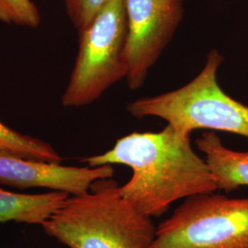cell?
<instances>
[{"label": "cell", "mask_w": 248, "mask_h": 248, "mask_svg": "<svg viewBox=\"0 0 248 248\" xmlns=\"http://www.w3.org/2000/svg\"><path fill=\"white\" fill-rule=\"evenodd\" d=\"M89 167L124 165L132 177L122 195L141 213L158 217L180 200L217 189L205 160L191 146L190 134L171 125L157 133H133L98 155L83 159Z\"/></svg>", "instance_id": "cell-1"}, {"label": "cell", "mask_w": 248, "mask_h": 248, "mask_svg": "<svg viewBox=\"0 0 248 248\" xmlns=\"http://www.w3.org/2000/svg\"><path fill=\"white\" fill-rule=\"evenodd\" d=\"M42 227L68 248H150L157 230L152 217L122 195L112 177L69 196Z\"/></svg>", "instance_id": "cell-2"}, {"label": "cell", "mask_w": 248, "mask_h": 248, "mask_svg": "<svg viewBox=\"0 0 248 248\" xmlns=\"http://www.w3.org/2000/svg\"><path fill=\"white\" fill-rule=\"evenodd\" d=\"M223 57L213 49L202 70L179 89L128 105L136 118L156 117L184 133L196 130L222 131L248 138V107L231 98L219 86L217 72Z\"/></svg>", "instance_id": "cell-3"}, {"label": "cell", "mask_w": 248, "mask_h": 248, "mask_svg": "<svg viewBox=\"0 0 248 248\" xmlns=\"http://www.w3.org/2000/svg\"><path fill=\"white\" fill-rule=\"evenodd\" d=\"M78 35V53L62 97V106L66 108L90 104L118 81L126 78L125 0H109Z\"/></svg>", "instance_id": "cell-4"}, {"label": "cell", "mask_w": 248, "mask_h": 248, "mask_svg": "<svg viewBox=\"0 0 248 248\" xmlns=\"http://www.w3.org/2000/svg\"><path fill=\"white\" fill-rule=\"evenodd\" d=\"M150 248H248V197H189L157 226Z\"/></svg>", "instance_id": "cell-5"}, {"label": "cell", "mask_w": 248, "mask_h": 248, "mask_svg": "<svg viewBox=\"0 0 248 248\" xmlns=\"http://www.w3.org/2000/svg\"><path fill=\"white\" fill-rule=\"evenodd\" d=\"M128 19L126 57L129 88H141L151 67L172 40L183 18V2L125 0Z\"/></svg>", "instance_id": "cell-6"}, {"label": "cell", "mask_w": 248, "mask_h": 248, "mask_svg": "<svg viewBox=\"0 0 248 248\" xmlns=\"http://www.w3.org/2000/svg\"><path fill=\"white\" fill-rule=\"evenodd\" d=\"M114 171L111 165L66 167L0 151V184L20 189L45 187L69 195H81L88 192L96 180L113 177Z\"/></svg>", "instance_id": "cell-7"}, {"label": "cell", "mask_w": 248, "mask_h": 248, "mask_svg": "<svg viewBox=\"0 0 248 248\" xmlns=\"http://www.w3.org/2000/svg\"><path fill=\"white\" fill-rule=\"evenodd\" d=\"M196 145L205 155L218 190L230 193L240 186H248V152L227 148L213 131L202 133Z\"/></svg>", "instance_id": "cell-8"}, {"label": "cell", "mask_w": 248, "mask_h": 248, "mask_svg": "<svg viewBox=\"0 0 248 248\" xmlns=\"http://www.w3.org/2000/svg\"><path fill=\"white\" fill-rule=\"evenodd\" d=\"M69 196L56 190L42 194H23L0 188V223L23 222L42 226Z\"/></svg>", "instance_id": "cell-9"}, {"label": "cell", "mask_w": 248, "mask_h": 248, "mask_svg": "<svg viewBox=\"0 0 248 248\" xmlns=\"http://www.w3.org/2000/svg\"><path fill=\"white\" fill-rule=\"evenodd\" d=\"M0 151L28 159L61 163L62 158L53 146L34 137L21 134L0 122Z\"/></svg>", "instance_id": "cell-10"}, {"label": "cell", "mask_w": 248, "mask_h": 248, "mask_svg": "<svg viewBox=\"0 0 248 248\" xmlns=\"http://www.w3.org/2000/svg\"><path fill=\"white\" fill-rule=\"evenodd\" d=\"M0 21L17 26L37 28L41 14L31 0H0Z\"/></svg>", "instance_id": "cell-11"}, {"label": "cell", "mask_w": 248, "mask_h": 248, "mask_svg": "<svg viewBox=\"0 0 248 248\" xmlns=\"http://www.w3.org/2000/svg\"><path fill=\"white\" fill-rule=\"evenodd\" d=\"M109 0H63L65 11L72 24L82 31Z\"/></svg>", "instance_id": "cell-12"}, {"label": "cell", "mask_w": 248, "mask_h": 248, "mask_svg": "<svg viewBox=\"0 0 248 248\" xmlns=\"http://www.w3.org/2000/svg\"><path fill=\"white\" fill-rule=\"evenodd\" d=\"M177 1H180V2H183L184 0H177Z\"/></svg>", "instance_id": "cell-13"}]
</instances>
